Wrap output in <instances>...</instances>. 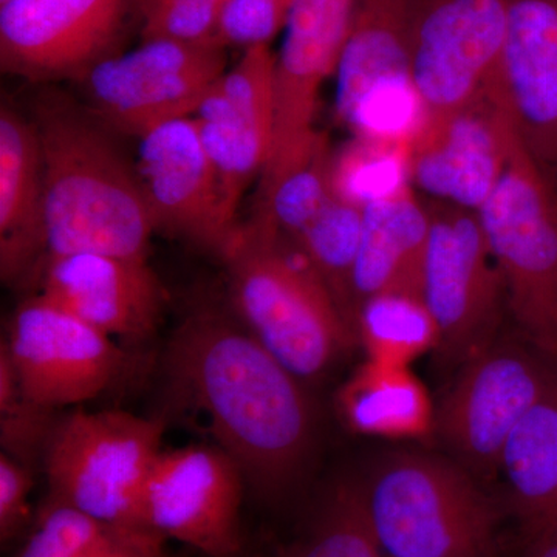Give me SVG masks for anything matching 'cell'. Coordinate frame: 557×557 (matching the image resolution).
<instances>
[{
  "instance_id": "44dd1931",
  "label": "cell",
  "mask_w": 557,
  "mask_h": 557,
  "mask_svg": "<svg viewBox=\"0 0 557 557\" xmlns=\"http://www.w3.org/2000/svg\"><path fill=\"white\" fill-rule=\"evenodd\" d=\"M429 230L431 212L418 201L412 186L362 208L361 244L351 284L357 313L366 299L379 293L420 295Z\"/></svg>"
},
{
  "instance_id": "484cf974",
  "label": "cell",
  "mask_w": 557,
  "mask_h": 557,
  "mask_svg": "<svg viewBox=\"0 0 557 557\" xmlns=\"http://www.w3.org/2000/svg\"><path fill=\"white\" fill-rule=\"evenodd\" d=\"M332 160L329 138L319 134L292 166L259 185L258 207L249 222L295 240L333 197Z\"/></svg>"
},
{
  "instance_id": "d4e9b609",
  "label": "cell",
  "mask_w": 557,
  "mask_h": 557,
  "mask_svg": "<svg viewBox=\"0 0 557 557\" xmlns=\"http://www.w3.org/2000/svg\"><path fill=\"white\" fill-rule=\"evenodd\" d=\"M166 542L149 528L106 522L51 500L17 557H168Z\"/></svg>"
},
{
  "instance_id": "7c38bea8",
  "label": "cell",
  "mask_w": 557,
  "mask_h": 557,
  "mask_svg": "<svg viewBox=\"0 0 557 557\" xmlns=\"http://www.w3.org/2000/svg\"><path fill=\"white\" fill-rule=\"evenodd\" d=\"M518 137L502 81L471 104L426 116L409 146L410 185L434 201L479 211L504 177Z\"/></svg>"
},
{
  "instance_id": "e0dca14e",
  "label": "cell",
  "mask_w": 557,
  "mask_h": 557,
  "mask_svg": "<svg viewBox=\"0 0 557 557\" xmlns=\"http://www.w3.org/2000/svg\"><path fill=\"white\" fill-rule=\"evenodd\" d=\"M137 168L157 230L222 256L239 228L193 116L139 138Z\"/></svg>"
},
{
  "instance_id": "7a4b0ae2",
  "label": "cell",
  "mask_w": 557,
  "mask_h": 557,
  "mask_svg": "<svg viewBox=\"0 0 557 557\" xmlns=\"http://www.w3.org/2000/svg\"><path fill=\"white\" fill-rule=\"evenodd\" d=\"M50 258L97 252L148 259L157 230L137 168L94 113L58 91L35 106Z\"/></svg>"
},
{
  "instance_id": "83f0119b",
  "label": "cell",
  "mask_w": 557,
  "mask_h": 557,
  "mask_svg": "<svg viewBox=\"0 0 557 557\" xmlns=\"http://www.w3.org/2000/svg\"><path fill=\"white\" fill-rule=\"evenodd\" d=\"M361 231L362 208L333 196L313 222L292 240L332 293L341 313L354 330L357 311L351 284Z\"/></svg>"
},
{
  "instance_id": "30bf717a",
  "label": "cell",
  "mask_w": 557,
  "mask_h": 557,
  "mask_svg": "<svg viewBox=\"0 0 557 557\" xmlns=\"http://www.w3.org/2000/svg\"><path fill=\"white\" fill-rule=\"evenodd\" d=\"M420 295L437 324L442 357L465 364L496 339L504 281L478 211L432 201Z\"/></svg>"
},
{
  "instance_id": "4fadbf2b",
  "label": "cell",
  "mask_w": 557,
  "mask_h": 557,
  "mask_svg": "<svg viewBox=\"0 0 557 557\" xmlns=\"http://www.w3.org/2000/svg\"><path fill=\"white\" fill-rule=\"evenodd\" d=\"M244 483L239 465L220 446L161 450L143 494V525L205 556L236 557Z\"/></svg>"
},
{
  "instance_id": "2e32d148",
  "label": "cell",
  "mask_w": 557,
  "mask_h": 557,
  "mask_svg": "<svg viewBox=\"0 0 557 557\" xmlns=\"http://www.w3.org/2000/svg\"><path fill=\"white\" fill-rule=\"evenodd\" d=\"M358 0H293L274 70V137L260 183L276 178L310 148L319 91L336 73Z\"/></svg>"
},
{
  "instance_id": "e575fe53",
  "label": "cell",
  "mask_w": 557,
  "mask_h": 557,
  "mask_svg": "<svg viewBox=\"0 0 557 557\" xmlns=\"http://www.w3.org/2000/svg\"><path fill=\"white\" fill-rule=\"evenodd\" d=\"M523 534V557H557V528H545Z\"/></svg>"
},
{
  "instance_id": "277c9868",
  "label": "cell",
  "mask_w": 557,
  "mask_h": 557,
  "mask_svg": "<svg viewBox=\"0 0 557 557\" xmlns=\"http://www.w3.org/2000/svg\"><path fill=\"white\" fill-rule=\"evenodd\" d=\"M358 490L388 557H502L496 504L457 461L392 454Z\"/></svg>"
},
{
  "instance_id": "9a60e30c",
  "label": "cell",
  "mask_w": 557,
  "mask_h": 557,
  "mask_svg": "<svg viewBox=\"0 0 557 557\" xmlns=\"http://www.w3.org/2000/svg\"><path fill=\"white\" fill-rule=\"evenodd\" d=\"M137 0H7L0 64L30 81L83 78L113 57Z\"/></svg>"
},
{
  "instance_id": "4dcf8cb0",
  "label": "cell",
  "mask_w": 557,
  "mask_h": 557,
  "mask_svg": "<svg viewBox=\"0 0 557 557\" xmlns=\"http://www.w3.org/2000/svg\"><path fill=\"white\" fill-rule=\"evenodd\" d=\"M223 2L225 0H137L143 40H215Z\"/></svg>"
},
{
  "instance_id": "7402d4cb",
  "label": "cell",
  "mask_w": 557,
  "mask_h": 557,
  "mask_svg": "<svg viewBox=\"0 0 557 557\" xmlns=\"http://www.w3.org/2000/svg\"><path fill=\"white\" fill-rule=\"evenodd\" d=\"M44 231V171L38 132L10 104L0 112V263L3 278L20 276L39 249Z\"/></svg>"
},
{
  "instance_id": "52a82bcc",
  "label": "cell",
  "mask_w": 557,
  "mask_h": 557,
  "mask_svg": "<svg viewBox=\"0 0 557 557\" xmlns=\"http://www.w3.org/2000/svg\"><path fill=\"white\" fill-rule=\"evenodd\" d=\"M418 0H358L336 70V115L355 137L412 141L426 110L412 79Z\"/></svg>"
},
{
  "instance_id": "6da1fadb",
  "label": "cell",
  "mask_w": 557,
  "mask_h": 557,
  "mask_svg": "<svg viewBox=\"0 0 557 557\" xmlns=\"http://www.w3.org/2000/svg\"><path fill=\"white\" fill-rule=\"evenodd\" d=\"M168 359L245 482L267 498L287 493L313 448V409L302 380L247 329L211 311L177 330Z\"/></svg>"
},
{
  "instance_id": "9c48e42d",
  "label": "cell",
  "mask_w": 557,
  "mask_h": 557,
  "mask_svg": "<svg viewBox=\"0 0 557 557\" xmlns=\"http://www.w3.org/2000/svg\"><path fill=\"white\" fill-rule=\"evenodd\" d=\"M228 49L215 40H145L113 54L83 76L90 112L109 129L145 137L196 113L226 72Z\"/></svg>"
},
{
  "instance_id": "5b68a950",
  "label": "cell",
  "mask_w": 557,
  "mask_h": 557,
  "mask_svg": "<svg viewBox=\"0 0 557 557\" xmlns=\"http://www.w3.org/2000/svg\"><path fill=\"white\" fill-rule=\"evenodd\" d=\"M520 336L557 357V190L520 135L478 211Z\"/></svg>"
},
{
  "instance_id": "5bb4252c",
  "label": "cell",
  "mask_w": 557,
  "mask_h": 557,
  "mask_svg": "<svg viewBox=\"0 0 557 557\" xmlns=\"http://www.w3.org/2000/svg\"><path fill=\"white\" fill-rule=\"evenodd\" d=\"M5 347L24 397L51 410L101 395L124 368V351L44 296L22 304Z\"/></svg>"
},
{
  "instance_id": "f546056e",
  "label": "cell",
  "mask_w": 557,
  "mask_h": 557,
  "mask_svg": "<svg viewBox=\"0 0 557 557\" xmlns=\"http://www.w3.org/2000/svg\"><path fill=\"white\" fill-rule=\"evenodd\" d=\"M285 557H388L370 530L358 485H339L330 494L309 534Z\"/></svg>"
},
{
  "instance_id": "d590c367",
  "label": "cell",
  "mask_w": 557,
  "mask_h": 557,
  "mask_svg": "<svg viewBox=\"0 0 557 557\" xmlns=\"http://www.w3.org/2000/svg\"><path fill=\"white\" fill-rule=\"evenodd\" d=\"M7 0H0V5H2V3H5Z\"/></svg>"
},
{
  "instance_id": "4316f807",
  "label": "cell",
  "mask_w": 557,
  "mask_h": 557,
  "mask_svg": "<svg viewBox=\"0 0 557 557\" xmlns=\"http://www.w3.org/2000/svg\"><path fill=\"white\" fill-rule=\"evenodd\" d=\"M355 330L368 359L387 364L409 366L440 343L437 324L417 293L370 296L359 306Z\"/></svg>"
},
{
  "instance_id": "ffe728a7",
  "label": "cell",
  "mask_w": 557,
  "mask_h": 557,
  "mask_svg": "<svg viewBox=\"0 0 557 557\" xmlns=\"http://www.w3.org/2000/svg\"><path fill=\"white\" fill-rule=\"evenodd\" d=\"M502 81L520 139L557 182V0H508Z\"/></svg>"
},
{
  "instance_id": "8fae6325",
  "label": "cell",
  "mask_w": 557,
  "mask_h": 557,
  "mask_svg": "<svg viewBox=\"0 0 557 557\" xmlns=\"http://www.w3.org/2000/svg\"><path fill=\"white\" fill-rule=\"evenodd\" d=\"M508 0H418L412 79L426 116L471 104L502 83Z\"/></svg>"
},
{
  "instance_id": "603a6c76",
  "label": "cell",
  "mask_w": 557,
  "mask_h": 557,
  "mask_svg": "<svg viewBox=\"0 0 557 557\" xmlns=\"http://www.w3.org/2000/svg\"><path fill=\"white\" fill-rule=\"evenodd\" d=\"M339 406L358 434L413 440L435 432L437 409L409 366L368 359L341 391Z\"/></svg>"
},
{
  "instance_id": "d6a6232c",
  "label": "cell",
  "mask_w": 557,
  "mask_h": 557,
  "mask_svg": "<svg viewBox=\"0 0 557 557\" xmlns=\"http://www.w3.org/2000/svg\"><path fill=\"white\" fill-rule=\"evenodd\" d=\"M0 412H2L3 446L20 454L38 442L49 410L36 408L22 394L16 372L5 347L0 355Z\"/></svg>"
},
{
  "instance_id": "3957f363",
  "label": "cell",
  "mask_w": 557,
  "mask_h": 557,
  "mask_svg": "<svg viewBox=\"0 0 557 557\" xmlns=\"http://www.w3.org/2000/svg\"><path fill=\"white\" fill-rule=\"evenodd\" d=\"M245 329L298 379L322 375L357 338L298 248L248 222L223 252Z\"/></svg>"
},
{
  "instance_id": "cb8c5ba5",
  "label": "cell",
  "mask_w": 557,
  "mask_h": 557,
  "mask_svg": "<svg viewBox=\"0 0 557 557\" xmlns=\"http://www.w3.org/2000/svg\"><path fill=\"white\" fill-rule=\"evenodd\" d=\"M498 468L523 533L557 528V387L520 420Z\"/></svg>"
},
{
  "instance_id": "836d02e7",
  "label": "cell",
  "mask_w": 557,
  "mask_h": 557,
  "mask_svg": "<svg viewBox=\"0 0 557 557\" xmlns=\"http://www.w3.org/2000/svg\"><path fill=\"white\" fill-rule=\"evenodd\" d=\"M32 478L20 460L10 454L0 456V536L2 542L11 541L24 530L30 518L28 496Z\"/></svg>"
},
{
  "instance_id": "ba28073f",
  "label": "cell",
  "mask_w": 557,
  "mask_h": 557,
  "mask_svg": "<svg viewBox=\"0 0 557 557\" xmlns=\"http://www.w3.org/2000/svg\"><path fill=\"white\" fill-rule=\"evenodd\" d=\"M435 413V432L463 467L493 471L520 420L557 387V357L520 336L469 358Z\"/></svg>"
},
{
  "instance_id": "f1b7e54d",
  "label": "cell",
  "mask_w": 557,
  "mask_h": 557,
  "mask_svg": "<svg viewBox=\"0 0 557 557\" xmlns=\"http://www.w3.org/2000/svg\"><path fill=\"white\" fill-rule=\"evenodd\" d=\"M406 141L355 137L333 153V196L368 207L410 185Z\"/></svg>"
},
{
  "instance_id": "d6986e66",
  "label": "cell",
  "mask_w": 557,
  "mask_h": 557,
  "mask_svg": "<svg viewBox=\"0 0 557 557\" xmlns=\"http://www.w3.org/2000/svg\"><path fill=\"white\" fill-rule=\"evenodd\" d=\"M40 296L110 338L137 341L156 332L168 295L148 259L81 252L50 258Z\"/></svg>"
},
{
  "instance_id": "1f68e13d",
  "label": "cell",
  "mask_w": 557,
  "mask_h": 557,
  "mask_svg": "<svg viewBox=\"0 0 557 557\" xmlns=\"http://www.w3.org/2000/svg\"><path fill=\"white\" fill-rule=\"evenodd\" d=\"M293 0H225L215 40L223 47L270 46L284 32Z\"/></svg>"
},
{
  "instance_id": "8992f818",
  "label": "cell",
  "mask_w": 557,
  "mask_h": 557,
  "mask_svg": "<svg viewBox=\"0 0 557 557\" xmlns=\"http://www.w3.org/2000/svg\"><path fill=\"white\" fill-rule=\"evenodd\" d=\"M160 420L123 410H78L47 440L51 500L119 525L143 527L141 505L161 454Z\"/></svg>"
},
{
  "instance_id": "ac0fdd59",
  "label": "cell",
  "mask_w": 557,
  "mask_h": 557,
  "mask_svg": "<svg viewBox=\"0 0 557 557\" xmlns=\"http://www.w3.org/2000/svg\"><path fill=\"white\" fill-rule=\"evenodd\" d=\"M274 70L270 46L242 50L193 115L201 143L237 218L242 197L269 163L274 137Z\"/></svg>"
}]
</instances>
